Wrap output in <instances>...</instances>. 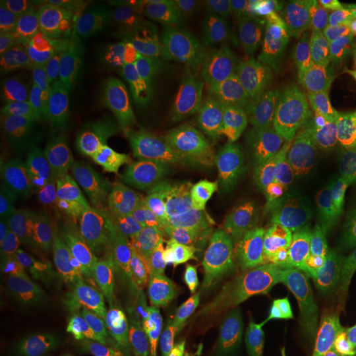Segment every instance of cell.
<instances>
[{"mask_svg": "<svg viewBox=\"0 0 356 356\" xmlns=\"http://www.w3.org/2000/svg\"><path fill=\"white\" fill-rule=\"evenodd\" d=\"M251 268L270 316L316 322L337 330L356 329V306L329 279L289 259L275 263L252 260Z\"/></svg>", "mask_w": 356, "mask_h": 356, "instance_id": "1", "label": "cell"}, {"mask_svg": "<svg viewBox=\"0 0 356 356\" xmlns=\"http://www.w3.org/2000/svg\"><path fill=\"white\" fill-rule=\"evenodd\" d=\"M204 207L229 229L238 252L245 260L252 261L270 245L254 176L236 157L219 154L210 163Z\"/></svg>", "mask_w": 356, "mask_h": 356, "instance_id": "2", "label": "cell"}, {"mask_svg": "<svg viewBox=\"0 0 356 356\" xmlns=\"http://www.w3.org/2000/svg\"><path fill=\"white\" fill-rule=\"evenodd\" d=\"M3 232V248L13 281L28 301H58L73 293L81 273L76 241L54 235Z\"/></svg>", "mask_w": 356, "mask_h": 356, "instance_id": "3", "label": "cell"}, {"mask_svg": "<svg viewBox=\"0 0 356 356\" xmlns=\"http://www.w3.org/2000/svg\"><path fill=\"white\" fill-rule=\"evenodd\" d=\"M238 254V248L220 234L178 245L154 270L156 301L182 316L204 293L214 289V281L235 266Z\"/></svg>", "mask_w": 356, "mask_h": 356, "instance_id": "4", "label": "cell"}, {"mask_svg": "<svg viewBox=\"0 0 356 356\" xmlns=\"http://www.w3.org/2000/svg\"><path fill=\"white\" fill-rule=\"evenodd\" d=\"M74 26L81 63L103 78L126 79L148 57L152 29L124 15L86 6Z\"/></svg>", "mask_w": 356, "mask_h": 356, "instance_id": "5", "label": "cell"}, {"mask_svg": "<svg viewBox=\"0 0 356 356\" xmlns=\"http://www.w3.org/2000/svg\"><path fill=\"white\" fill-rule=\"evenodd\" d=\"M165 124L164 89L149 67L128 81L118 160L140 181L152 164Z\"/></svg>", "mask_w": 356, "mask_h": 356, "instance_id": "6", "label": "cell"}, {"mask_svg": "<svg viewBox=\"0 0 356 356\" xmlns=\"http://www.w3.org/2000/svg\"><path fill=\"white\" fill-rule=\"evenodd\" d=\"M291 1L235 3L223 24V45L245 76L275 60L291 42L285 16Z\"/></svg>", "mask_w": 356, "mask_h": 356, "instance_id": "7", "label": "cell"}, {"mask_svg": "<svg viewBox=\"0 0 356 356\" xmlns=\"http://www.w3.org/2000/svg\"><path fill=\"white\" fill-rule=\"evenodd\" d=\"M138 185L118 159L106 166L92 216V238L119 261L131 254L138 235Z\"/></svg>", "mask_w": 356, "mask_h": 356, "instance_id": "8", "label": "cell"}, {"mask_svg": "<svg viewBox=\"0 0 356 356\" xmlns=\"http://www.w3.org/2000/svg\"><path fill=\"white\" fill-rule=\"evenodd\" d=\"M225 19L216 13L179 16L152 40L148 67L156 76H173L206 61L223 45Z\"/></svg>", "mask_w": 356, "mask_h": 356, "instance_id": "9", "label": "cell"}, {"mask_svg": "<svg viewBox=\"0 0 356 356\" xmlns=\"http://www.w3.org/2000/svg\"><path fill=\"white\" fill-rule=\"evenodd\" d=\"M259 85L284 113L319 114L323 102V85L314 53L289 42L269 64L247 76Z\"/></svg>", "mask_w": 356, "mask_h": 356, "instance_id": "10", "label": "cell"}, {"mask_svg": "<svg viewBox=\"0 0 356 356\" xmlns=\"http://www.w3.org/2000/svg\"><path fill=\"white\" fill-rule=\"evenodd\" d=\"M88 306L110 356L124 355L134 350L149 325L128 272H115L99 281Z\"/></svg>", "mask_w": 356, "mask_h": 356, "instance_id": "11", "label": "cell"}, {"mask_svg": "<svg viewBox=\"0 0 356 356\" xmlns=\"http://www.w3.org/2000/svg\"><path fill=\"white\" fill-rule=\"evenodd\" d=\"M120 85L95 74L82 63L76 66L51 90L66 131H91L114 102Z\"/></svg>", "mask_w": 356, "mask_h": 356, "instance_id": "12", "label": "cell"}, {"mask_svg": "<svg viewBox=\"0 0 356 356\" xmlns=\"http://www.w3.org/2000/svg\"><path fill=\"white\" fill-rule=\"evenodd\" d=\"M285 26L296 36L330 51H356V22L346 0L291 1Z\"/></svg>", "mask_w": 356, "mask_h": 356, "instance_id": "13", "label": "cell"}, {"mask_svg": "<svg viewBox=\"0 0 356 356\" xmlns=\"http://www.w3.org/2000/svg\"><path fill=\"white\" fill-rule=\"evenodd\" d=\"M244 148L260 172L269 204L281 213L293 211L305 194V173L277 149L268 128L250 129Z\"/></svg>", "mask_w": 356, "mask_h": 356, "instance_id": "14", "label": "cell"}, {"mask_svg": "<svg viewBox=\"0 0 356 356\" xmlns=\"http://www.w3.org/2000/svg\"><path fill=\"white\" fill-rule=\"evenodd\" d=\"M338 342V330L316 322L279 319L260 327L244 356H326Z\"/></svg>", "mask_w": 356, "mask_h": 356, "instance_id": "15", "label": "cell"}, {"mask_svg": "<svg viewBox=\"0 0 356 356\" xmlns=\"http://www.w3.org/2000/svg\"><path fill=\"white\" fill-rule=\"evenodd\" d=\"M66 128L56 108L51 90L38 88L1 110L3 148L45 136H65Z\"/></svg>", "mask_w": 356, "mask_h": 356, "instance_id": "16", "label": "cell"}, {"mask_svg": "<svg viewBox=\"0 0 356 356\" xmlns=\"http://www.w3.org/2000/svg\"><path fill=\"white\" fill-rule=\"evenodd\" d=\"M81 64L74 20L67 16L38 32L33 51L26 64L38 88L53 90Z\"/></svg>", "mask_w": 356, "mask_h": 356, "instance_id": "17", "label": "cell"}, {"mask_svg": "<svg viewBox=\"0 0 356 356\" xmlns=\"http://www.w3.org/2000/svg\"><path fill=\"white\" fill-rule=\"evenodd\" d=\"M182 317L206 334L210 342L235 347L243 331L263 327L260 313L251 307L231 304L214 289L204 293Z\"/></svg>", "mask_w": 356, "mask_h": 356, "instance_id": "18", "label": "cell"}, {"mask_svg": "<svg viewBox=\"0 0 356 356\" xmlns=\"http://www.w3.org/2000/svg\"><path fill=\"white\" fill-rule=\"evenodd\" d=\"M51 326L60 356H110L89 306L76 293L57 301Z\"/></svg>", "mask_w": 356, "mask_h": 356, "instance_id": "19", "label": "cell"}, {"mask_svg": "<svg viewBox=\"0 0 356 356\" xmlns=\"http://www.w3.org/2000/svg\"><path fill=\"white\" fill-rule=\"evenodd\" d=\"M58 188L53 169L38 154L15 156L7 164L4 191L13 207L57 202Z\"/></svg>", "mask_w": 356, "mask_h": 356, "instance_id": "20", "label": "cell"}, {"mask_svg": "<svg viewBox=\"0 0 356 356\" xmlns=\"http://www.w3.org/2000/svg\"><path fill=\"white\" fill-rule=\"evenodd\" d=\"M321 76L325 91L321 114L356 124V56L332 51Z\"/></svg>", "mask_w": 356, "mask_h": 356, "instance_id": "21", "label": "cell"}, {"mask_svg": "<svg viewBox=\"0 0 356 356\" xmlns=\"http://www.w3.org/2000/svg\"><path fill=\"white\" fill-rule=\"evenodd\" d=\"M250 99L251 85L248 82L216 90L204 108L206 128L220 139H244L251 129Z\"/></svg>", "mask_w": 356, "mask_h": 356, "instance_id": "22", "label": "cell"}, {"mask_svg": "<svg viewBox=\"0 0 356 356\" xmlns=\"http://www.w3.org/2000/svg\"><path fill=\"white\" fill-rule=\"evenodd\" d=\"M280 151L300 172L312 153L318 147L323 135V123L319 114H282L268 128Z\"/></svg>", "mask_w": 356, "mask_h": 356, "instance_id": "23", "label": "cell"}, {"mask_svg": "<svg viewBox=\"0 0 356 356\" xmlns=\"http://www.w3.org/2000/svg\"><path fill=\"white\" fill-rule=\"evenodd\" d=\"M3 356H60L51 326L38 318L13 321L1 330Z\"/></svg>", "mask_w": 356, "mask_h": 356, "instance_id": "24", "label": "cell"}, {"mask_svg": "<svg viewBox=\"0 0 356 356\" xmlns=\"http://www.w3.org/2000/svg\"><path fill=\"white\" fill-rule=\"evenodd\" d=\"M1 226L3 231L10 232L54 235L73 239L70 227L57 202L13 207L3 216Z\"/></svg>", "mask_w": 356, "mask_h": 356, "instance_id": "25", "label": "cell"}, {"mask_svg": "<svg viewBox=\"0 0 356 356\" xmlns=\"http://www.w3.org/2000/svg\"><path fill=\"white\" fill-rule=\"evenodd\" d=\"M64 139L66 165L83 182L88 202L94 211L102 182V173L97 161L90 131H67Z\"/></svg>", "mask_w": 356, "mask_h": 356, "instance_id": "26", "label": "cell"}, {"mask_svg": "<svg viewBox=\"0 0 356 356\" xmlns=\"http://www.w3.org/2000/svg\"><path fill=\"white\" fill-rule=\"evenodd\" d=\"M57 204L76 242H79L83 236L92 238L94 211L88 202L83 182L67 165H65L63 176L60 178Z\"/></svg>", "mask_w": 356, "mask_h": 356, "instance_id": "27", "label": "cell"}, {"mask_svg": "<svg viewBox=\"0 0 356 356\" xmlns=\"http://www.w3.org/2000/svg\"><path fill=\"white\" fill-rule=\"evenodd\" d=\"M127 82L128 79L122 81L120 89L115 97L114 102L111 103L107 111L98 119V122L90 131L97 161L101 169H104L108 164L115 161L116 154L119 156L120 122L124 108Z\"/></svg>", "mask_w": 356, "mask_h": 356, "instance_id": "28", "label": "cell"}, {"mask_svg": "<svg viewBox=\"0 0 356 356\" xmlns=\"http://www.w3.org/2000/svg\"><path fill=\"white\" fill-rule=\"evenodd\" d=\"M38 32L22 24L0 7V65L19 66L31 60Z\"/></svg>", "mask_w": 356, "mask_h": 356, "instance_id": "29", "label": "cell"}, {"mask_svg": "<svg viewBox=\"0 0 356 356\" xmlns=\"http://www.w3.org/2000/svg\"><path fill=\"white\" fill-rule=\"evenodd\" d=\"M88 6L124 15L159 33L168 24L176 6L159 0H94Z\"/></svg>", "mask_w": 356, "mask_h": 356, "instance_id": "30", "label": "cell"}, {"mask_svg": "<svg viewBox=\"0 0 356 356\" xmlns=\"http://www.w3.org/2000/svg\"><path fill=\"white\" fill-rule=\"evenodd\" d=\"M141 341L148 356H207L181 331L164 323H149Z\"/></svg>", "mask_w": 356, "mask_h": 356, "instance_id": "31", "label": "cell"}, {"mask_svg": "<svg viewBox=\"0 0 356 356\" xmlns=\"http://www.w3.org/2000/svg\"><path fill=\"white\" fill-rule=\"evenodd\" d=\"M0 7L38 33L66 16L63 3L54 0H7Z\"/></svg>", "mask_w": 356, "mask_h": 356, "instance_id": "32", "label": "cell"}, {"mask_svg": "<svg viewBox=\"0 0 356 356\" xmlns=\"http://www.w3.org/2000/svg\"><path fill=\"white\" fill-rule=\"evenodd\" d=\"M38 85L26 65L6 66L0 69V107L1 110L23 98Z\"/></svg>", "mask_w": 356, "mask_h": 356, "instance_id": "33", "label": "cell"}, {"mask_svg": "<svg viewBox=\"0 0 356 356\" xmlns=\"http://www.w3.org/2000/svg\"><path fill=\"white\" fill-rule=\"evenodd\" d=\"M250 85H251V99H250L248 119H250L251 129L269 128L284 111L270 99V97L259 85H254V83H250Z\"/></svg>", "mask_w": 356, "mask_h": 356, "instance_id": "34", "label": "cell"}, {"mask_svg": "<svg viewBox=\"0 0 356 356\" xmlns=\"http://www.w3.org/2000/svg\"><path fill=\"white\" fill-rule=\"evenodd\" d=\"M327 279L351 304L356 306V254L339 261L329 272Z\"/></svg>", "mask_w": 356, "mask_h": 356, "instance_id": "35", "label": "cell"}, {"mask_svg": "<svg viewBox=\"0 0 356 356\" xmlns=\"http://www.w3.org/2000/svg\"><path fill=\"white\" fill-rule=\"evenodd\" d=\"M343 236L346 242L356 243V182L344 213Z\"/></svg>", "mask_w": 356, "mask_h": 356, "instance_id": "36", "label": "cell"}, {"mask_svg": "<svg viewBox=\"0 0 356 356\" xmlns=\"http://www.w3.org/2000/svg\"><path fill=\"white\" fill-rule=\"evenodd\" d=\"M346 6L356 22V0H346Z\"/></svg>", "mask_w": 356, "mask_h": 356, "instance_id": "37", "label": "cell"}, {"mask_svg": "<svg viewBox=\"0 0 356 356\" xmlns=\"http://www.w3.org/2000/svg\"><path fill=\"white\" fill-rule=\"evenodd\" d=\"M122 356H144L143 354H141L140 351L138 350V348H134V350H131L129 353H127V354H124V355Z\"/></svg>", "mask_w": 356, "mask_h": 356, "instance_id": "38", "label": "cell"}]
</instances>
